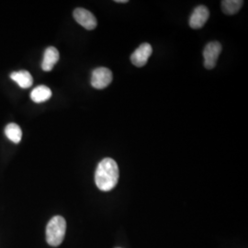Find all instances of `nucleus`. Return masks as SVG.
<instances>
[{"instance_id": "obj_11", "label": "nucleus", "mask_w": 248, "mask_h": 248, "mask_svg": "<svg viewBox=\"0 0 248 248\" xmlns=\"http://www.w3.org/2000/svg\"><path fill=\"white\" fill-rule=\"evenodd\" d=\"M5 134L11 142L18 143L22 138V132L18 124H9L5 128Z\"/></svg>"}, {"instance_id": "obj_8", "label": "nucleus", "mask_w": 248, "mask_h": 248, "mask_svg": "<svg viewBox=\"0 0 248 248\" xmlns=\"http://www.w3.org/2000/svg\"><path fill=\"white\" fill-rule=\"evenodd\" d=\"M59 58H60V54L55 47L50 46V47L46 48L45 53H44L43 62H42L43 70L46 72L53 70L56 62L59 61Z\"/></svg>"}, {"instance_id": "obj_9", "label": "nucleus", "mask_w": 248, "mask_h": 248, "mask_svg": "<svg viewBox=\"0 0 248 248\" xmlns=\"http://www.w3.org/2000/svg\"><path fill=\"white\" fill-rule=\"evenodd\" d=\"M10 78L15 81L22 89H29L30 87H31L33 83V78L31 75L30 74V72L26 70H20V71L11 73Z\"/></svg>"}, {"instance_id": "obj_2", "label": "nucleus", "mask_w": 248, "mask_h": 248, "mask_svg": "<svg viewBox=\"0 0 248 248\" xmlns=\"http://www.w3.org/2000/svg\"><path fill=\"white\" fill-rule=\"evenodd\" d=\"M66 231V222L62 216H54L46 227V241L51 247H58L63 241Z\"/></svg>"}, {"instance_id": "obj_7", "label": "nucleus", "mask_w": 248, "mask_h": 248, "mask_svg": "<svg viewBox=\"0 0 248 248\" xmlns=\"http://www.w3.org/2000/svg\"><path fill=\"white\" fill-rule=\"evenodd\" d=\"M209 17H210V11L207 9V7L202 5L199 6L193 10L189 18V26L195 30L201 29L207 22Z\"/></svg>"}, {"instance_id": "obj_5", "label": "nucleus", "mask_w": 248, "mask_h": 248, "mask_svg": "<svg viewBox=\"0 0 248 248\" xmlns=\"http://www.w3.org/2000/svg\"><path fill=\"white\" fill-rule=\"evenodd\" d=\"M74 18L78 24L89 31L94 30L98 25L96 17L87 9H82V8L75 9Z\"/></svg>"}, {"instance_id": "obj_4", "label": "nucleus", "mask_w": 248, "mask_h": 248, "mask_svg": "<svg viewBox=\"0 0 248 248\" xmlns=\"http://www.w3.org/2000/svg\"><path fill=\"white\" fill-rule=\"evenodd\" d=\"M113 79L112 73L106 67H98L92 72L91 85L97 89H103L107 88Z\"/></svg>"}, {"instance_id": "obj_10", "label": "nucleus", "mask_w": 248, "mask_h": 248, "mask_svg": "<svg viewBox=\"0 0 248 248\" xmlns=\"http://www.w3.org/2000/svg\"><path fill=\"white\" fill-rule=\"evenodd\" d=\"M52 97V91L46 86H39L33 89L31 93V98L36 103H42L47 101Z\"/></svg>"}, {"instance_id": "obj_3", "label": "nucleus", "mask_w": 248, "mask_h": 248, "mask_svg": "<svg viewBox=\"0 0 248 248\" xmlns=\"http://www.w3.org/2000/svg\"><path fill=\"white\" fill-rule=\"evenodd\" d=\"M222 52V45L218 42H212L205 46L203 51L204 66L211 70L216 66L219 55Z\"/></svg>"}, {"instance_id": "obj_1", "label": "nucleus", "mask_w": 248, "mask_h": 248, "mask_svg": "<svg viewBox=\"0 0 248 248\" xmlns=\"http://www.w3.org/2000/svg\"><path fill=\"white\" fill-rule=\"evenodd\" d=\"M119 168L112 158H104L99 162L95 173V182L102 191H109L115 187L119 180Z\"/></svg>"}, {"instance_id": "obj_12", "label": "nucleus", "mask_w": 248, "mask_h": 248, "mask_svg": "<svg viewBox=\"0 0 248 248\" xmlns=\"http://www.w3.org/2000/svg\"><path fill=\"white\" fill-rule=\"evenodd\" d=\"M244 2L242 0H223L222 2V11L227 15H233L239 11Z\"/></svg>"}, {"instance_id": "obj_13", "label": "nucleus", "mask_w": 248, "mask_h": 248, "mask_svg": "<svg viewBox=\"0 0 248 248\" xmlns=\"http://www.w3.org/2000/svg\"><path fill=\"white\" fill-rule=\"evenodd\" d=\"M117 3H128V0H116Z\"/></svg>"}, {"instance_id": "obj_6", "label": "nucleus", "mask_w": 248, "mask_h": 248, "mask_svg": "<svg viewBox=\"0 0 248 248\" xmlns=\"http://www.w3.org/2000/svg\"><path fill=\"white\" fill-rule=\"evenodd\" d=\"M153 53V48L149 44L145 43L140 45L132 54L131 61L133 65L137 67H142L146 64L151 54Z\"/></svg>"}]
</instances>
